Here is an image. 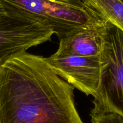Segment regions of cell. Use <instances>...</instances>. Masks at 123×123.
<instances>
[{
	"mask_svg": "<svg viewBox=\"0 0 123 123\" xmlns=\"http://www.w3.org/2000/svg\"><path fill=\"white\" fill-rule=\"evenodd\" d=\"M74 89L45 58L13 55L0 65V123H83Z\"/></svg>",
	"mask_w": 123,
	"mask_h": 123,
	"instance_id": "cell-1",
	"label": "cell"
},
{
	"mask_svg": "<svg viewBox=\"0 0 123 123\" xmlns=\"http://www.w3.org/2000/svg\"><path fill=\"white\" fill-rule=\"evenodd\" d=\"M6 14L39 22L61 39L80 28L106 21L82 0H0Z\"/></svg>",
	"mask_w": 123,
	"mask_h": 123,
	"instance_id": "cell-2",
	"label": "cell"
},
{
	"mask_svg": "<svg viewBox=\"0 0 123 123\" xmlns=\"http://www.w3.org/2000/svg\"><path fill=\"white\" fill-rule=\"evenodd\" d=\"M100 83L92 96L90 114L116 112L123 116V31L108 22L102 36Z\"/></svg>",
	"mask_w": 123,
	"mask_h": 123,
	"instance_id": "cell-3",
	"label": "cell"
},
{
	"mask_svg": "<svg viewBox=\"0 0 123 123\" xmlns=\"http://www.w3.org/2000/svg\"><path fill=\"white\" fill-rule=\"evenodd\" d=\"M52 30L34 20L6 14L0 19V64L51 40Z\"/></svg>",
	"mask_w": 123,
	"mask_h": 123,
	"instance_id": "cell-4",
	"label": "cell"
},
{
	"mask_svg": "<svg viewBox=\"0 0 123 123\" xmlns=\"http://www.w3.org/2000/svg\"><path fill=\"white\" fill-rule=\"evenodd\" d=\"M46 59L55 73L86 96H93L100 83L102 62L98 57L52 55Z\"/></svg>",
	"mask_w": 123,
	"mask_h": 123,
	"instance_id": "cell-5",
	"label": "cell"
},
{
	"mask_svg": "<svg viewBox=\"0 0 123 123\" xmlns=\"http://www.w3.org/2000/svg\"><path fill=\"white\" fill-rule=\"evenodd\" d=\"M108 21L94 26H85L70 32L60 39L54 55L98 57L102 46V36Z\"/></svg>",
	"mask_w": 123,
	"mask_h": 123,
	"instance_id": "cell-6",
	"label": "cell"
},
{
	"mask_svg": "<svg viewBox=\"0 0 123 123\" xmlns=\"http://www.w3.org/2000/svg\"><path fill=\"white\" fill-rule=\"evenodd\" d=\"M102 18L123 31V4L120 0H82Z\"/></svg>",
	"mask_w": 123,
	"mask_h": 123,
	"instance_id": "cell-7",
	"label": "cell"
},
{
	"mask_svg": "<svg viewBox=\"0 0 123 123\" xmlns=\"http://www.w3.org/2000/svg\"><path fill=\"white\" fill-rule=\"evenodd\" d=\"M91 123H123V116L116 112L90 114Z\"/></svg>",
	"mask_w": 123,
	"mask_h": 123,
	"instance_id": "cell-8",
	"label": "cell"
},
{
	"mask_svg": "<svg viewBox=\"0 0 123 123\" xmlns=\"http://www.w3.org/2000/svg\"><path fill=\"white\" fill-rule=\"evenodd\" d=\"M6 15V12H5L4 9L2 5H1V2H0V19L3 18V17Z\"/></svg>",
	"mask_w": 123,
	"mask_h": 123,
	"instance_id": "cell-9",
	"label": "cell"
},
{
	"mask_svg": "<svg viewBox=\"0 0 123 123\" xmlns=\"http://www.w3.org/2000/svg\"><path fill=\"white\" fill-rule=\"evenodd\" d=\"M120 1H121V2H122V3L123 4V0H120Z\"/></svg>",
	"mask_w": 123,
	"mask_h": 123,
	"instance_id": "cell-10",
	"label": "cell"
},
{
	"mask_svg": "<svg viewBox=\"0 0 123 123\" xmlns=\"http://www.w3.org/2000/svg\"><path fill=\"white\" fill-rule=\"evenodd\" d=\"M0 65H1V64H0Z\"/></svg>",
	"mask_w": 123,
	"mask_h": 123,
	"instance_id": "cell-11",
	"label": "cell"
}]
</instances>
